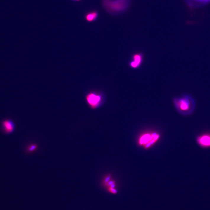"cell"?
<instances>
[{"label":"cell","instance_id":"ba28073f","mask_svg":"<svg viewBox=\"0 0 210 210\" xmlns=\"http://www.w3.org/2000/svg\"><path fill=\"white\" fill-rule=\"evenodd\" d=\"M98 12L96 11H93L86 13L85 16V20L88 22H95L98 18Z\"/></svg>","mask_w":210,"mask_h":210},{"label":"cell","instance_id":"5b68a950","mask_svg":"<svg viewBox=\"0 0 210 210\" xmlns=\"http://www.w3.org/2000/svg\"><path fill=\"white\" fill-rule=\"evenodd\" d=\"M144 60V55L141 53H136L133 54L131 57V60L129 63V65L131 68L138 69L141 66Z\"/></svg>","mask_w":210,"mask_h":210},{"label":"cell","instance_id":"8fae6325","mask_svg":"<svg viewBox=\"0 0 210 210\" xmlns=\"http://www.w3.org/2000/svg\"><path fill=\"white\" fill-rule=\"evenodd\" d=\"M72 1H77V2H79V1H81V0H72Z\"/></svg>","mask_w":210,"mask_h":210},{"label":"cell","instance_id":"7a4b0ae2","mask_svg":"<svg viewBox=\"0 0 210 210\" xmlns=\"http://www.w3.org/2000/svg\"><path fill=\"white\" fill-rule=\"evenodd\" d=\"M130 0H102L105 10L112 15H117L125 12L130 6Z\"/></svg>","mask_w":210,"mask_h":210},{"label":"cell","instance_id":"9c48e42d","mask_svg":"<svg viewBox=\"0 0 210 210\" xmlns=\"http://www.w3.org/2000/svg\"><path fill=\"white\" fill-rule=\"evenodd\" d=\"M4 128L5 131L7 133H10L14 129V125L12 121L10 120H6L3 123Z\"/></svg>","mask_w":210,"mask_h":210},{"label":"cell","instance_id":"8992f818","mask_svg":"<svg viewBox=\"0 0 210 210\" xmlns=\"http://www.w3.org/2000/svg\"><path fill=\"white\" fill-rule=\"evenodd\" d=\"M196 141L201 148H210V133H205L199 135L196 137Z\"/></svg>","mask_w":210,"mask_h":210},{"label":"cell","instance_id":"30bf717a","mask_svg":"<svg viewBox=\"0 0 210 210\" xmlns=\"http://www.w3.org/2000/svg\"><path fill=\"white\" fill-rule=\"evenodd\" d=\"M108 190L112 193H117V190L114 188H109Z\"/></svg>","mask_w":210,"mask_h":210},{"label":"cell","instance_id":"52a82bcc","mask_svg":"<svg viewBox=\"0 0 210 210\" xmlns=\"http://www.w3.org/2000/svg\"><path fill=\"white\" fill-rule=\"evenodd\" d=\"M189 7L192 8H200L210 3V0H184Z\"/></svg>","mask_w":210,"mask_h":210},{"label":"cell","instance_id":"3957f363","mask_svg":"<svg viewBox=\"0 0 210 210\" xmlns=\"http://www.w3.org/2000/svg\"><path fill=\"white\" fill-rule=\"evenodd\" d=\"M160 138V134L157 132L154 131L144 132L139 135L137 144L143 149L148 150L158 143Z\"/></svg>","mask_w":210,"mask_h":210},{"label":"cell","instance_id":"6da1fadb","mask_svg":"<svg viewBox=\"0 0 210 210\" xmlns=\"http://www.w3.org/2000/svg\"><path fill=\"white\" fill-rule=\"evenodd\" d=\"M173 102L177 111L183 116L190 115L196 109V101L192 96L187 94L174 97Z\"/></svg>","mask_w":210,"mask_h":210},{"label":"cell","instance_id":"277c9868","mask_svg":"<svg viewBox=\"0 0 210 210\" xmlns=\"http://www.w3.org/2000/svg\"><path fill=\"white\" fill-rule=\"evenodd\" d=\"M85 97L86 104L93 109L101 107L106 101V96L102 91H88L85 94Z\"/></svg>","mask_w":210,"mask_h":210}]
</instances>
